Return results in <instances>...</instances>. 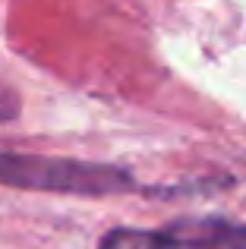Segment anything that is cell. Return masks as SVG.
<instances>
[{
  "label": "cell",
  "mask_w": 246,
  "mask_h": 249,
  "mask_svg": "<svg viewBox=\"0 0 246 249\" xmlns=\"http://www.w3.org/2000/svg\"><path fill=\"white\" fill-rule=\"evenodd\" d=\"M0 183L63 196H117L136 189V177L126 167L25 152H0Z\"/></svg>",
  "instance_id": "6da1fadb"
},
{
  "label": "cell",
  "mask_w": 246,
  "mask_h": 249,
  "mask_svg": "<svg viewBox=\"0 0 246 249\" xmlns=\"http://www.w3.org/2000/svg\"><path fill=\"white\" fill-rule=\"evenodd\" d=\"M98 249H246V224L221 214H196L155 231L114 227L98 240Z\"/></svg>",
  "instance_id": "7a4b0ae2"
},
{
  "label": "cell",
  "mask_w": 246,
  "mask_h": 249,
  "mask_svg": "<svg viewBox=\"0 0 246 249\" xmlns=\"http://www.w3.org/2000/svg\"><path fill=\"white\" fill-rule=\"evenodd\" d=\"M19 114V95L6 85H0V123L3 120H13Z\"/></svg>",
  "instance_id": "3957f363"
}]
</instances>
